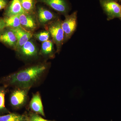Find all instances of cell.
Wrapping results in <instances>:
<instances>
[{"label": "cell", "instance_id": "6da1fadb", "mask_svg": "<svg viewBox=\"0 0 121 121\" xmlns=\"http://www.w3.org/2000/svg\"><path fill=\"white\" fill-rule=\"evenodd\" d=\"M48 69L45 64L33 65L4 77L1 83L7 87L31 89L43 78Z\"/></svg>", "mask_w": 121, "mask_h": 121}, {"label": "cell", "instance_id": "7a4b0ae2", "mask_svg": "<svg viewBox=\"0 0 121 121\" xmlns=\"http://www.w3.org/2000/svg\"><path fill=\"white\" fill-rule=\"evenodd\" d=\"M62 22L59 18L47 25V31L52 37V41L56 45L57 52L59 53L64 43V33L62 28Z\"/></svg>", "mask_w": 121, "mask_h": 121}, {"label": "cell", "instance_id": "3957f363", "mask_svg": "<svg viewBox=\"0 0 121 121\" xmlns=\"http://www.w3.org/2000/svg\"><path fill=\"white\" fill-rule=\"evenodd\" d=\"M29 88L15 87L10 96L11 106L15 109L22 108L26 104L28 99Z\"/></svg>", "mask_w": 121, "mask_h": 121}, {"label": "cell", "instance_id": "277c9868", "mask_svg": "<svg viewBox=\"0 0 121 121\" xmlns=\"http://www.w3.org/2000/svg\"><path fill=\"white\" fill-rule=\"evenodd\" d=\"M101 6L107 17V20L115 18L121 19V5L114 0H99Z\"/></svg>", "mask_w": 121, "mask_h": 121}, {"label": "cell", "instance_id": "5b68a950", "mask_svg": "<svg viewBox=\"0 0 121 121\" xmlns=\"http://www.w3.org/2000/svg\"><path fill=\"white\" fill-rule=\"evenodd\" d=\"M65 19L62 22V28L64 33V43L71 37L75 31L77 26V11L70 15H65Z\"/></svg>", "mask_w": 121, "mask_h": 121}, {"label": "cell", "instance_id": "8992f818", "mask_svg": "<svg viewBox=\"0 0 121 121\" xmlns=\"http://www.w3.org/2000/svg\"><path fill=\"white\" fill-rule=\"evenodd\" d=\"M16 52L21 58L26 60L35 58L39 54L36 46L30 40L28 41Z\"/></svg>", "mask_w": 121, "mask_h": 121}, {"label": "cell", "instance_id": "52a82bcc", "mask_svg": "<svg viewBox=\"0 0 121 121\" xmlns=\"http://www.w3.org/2000/svg\"><path fill=\"white\" fill-rule=\"evenodd\" d=\"M36 14L24 13L19 15L20 22L22 27L32 32L38 27V21Z\"/></svg>", "mask_w": 121, "mask_h": 121}, {"label": "cell", "instance_id": "ba28073f", "mask_svg": "<svg viewBox=\"0 0 121 121\" xmlns=\"http://www.w3.org/2000/svg\"><path fill=\"white\" fill-rule=\"evenodd\" d=\"M37 2L43 3L59 13L68 15L70 7L66 0H37Z\"/></svg>", "mask_w": 121, "mask_h": 121}, {"label": "cell", "instance_id": "9c48e42d", "mask_svg": "<svg viewBox=\"0 0 121 121\" xmlns=\"http://www.w3.org/2000/svg\"><path fill=\"white\" fill-rule=\"evenodd\" d=\"M36 13L38 22L42 25L48 24L58 18L56 14L43 7H38Z\"/></svg>", "mask_w": 121, "mask_h": 121}, {"label": "cell", "instance_id": "30bf717a", "mask_svg": "<svg viewBox=\"0 0 121 121\" xmlns=\"http://www.w3.org/2000/svg\"><path fill=\"white\" fill-rule=\"evenodd\" d=\"M0 42L8 47L15 50L17 39L15 33L11 28L6 27L0 32Z\"/></svg>", "mask_w": 121, "mask_h": 121}, {"label": "cell", "instance_id": "8fae6325", "mask_svg": "<svg viewBox=\"0 0 121 121\" xmlns=\"http://www.w3.org/2000/svg\"><path fill=\"white\" fill-rule=\"evenodd\" d=\"M11 29L15 33L17 39V44L15 50L16 51L30 40L33 36L32 32L23 28Z\"/></svg>", "mask_w": 121, "mask_h": 121}, {"label": "cell", "instance_id": "7c38bea8", "mask_svg": "<svg viewBox=\"0 0 121 121\" xmlns=\"http://www.w3.org/2000/svg\"><path fill=\"white\" fill-rule=\"evenodd\" d=\"M29 108L33 112L45 117L41 96L39 92L33 95L29 103Z\"/></svg>", "mask_w": 121, "mask_h": 121}, {"label": "cell", "instance_id": "4fadbf2b", "mask_svg": "<svg viewBox=\"0 0 121 121\" xmlns=\"http://www.w3.org/2000/svg\"><path fill=\"white\" fill-rule=\"evenodd\" d=\"M25 13L21 5L20 0H12L9 2L4 12V17L20 15Z\"/></svg>", "mask_w": 121, "mask_h": 121}, {"label": "cell", "instance_id": "5bb4252c", "mask_svg": "<svg viewBox=\"0 0 121 121\" xmlns=\"http://www.w3.org/2000/svg\"><path fill=\"white\" fill-rule=\"evenodd\" d=\"M54 52L53 41L49 40L43 42L39 54L47 58H52L55 56Z\"/></svg>", "mask_w": 121, "mask_h": 121}, {"label": "cell", "instance_id": "9a60e30c", "mask_svg": "<svg viewBox=\"0 0 121 121\" xmlns=\"http://www.w3.org/2000/svg\"><path fill=\"white\" fill-rule=\"evenodd\" d=\"M0 121H29L28 115L9 113L0 115Z\"/></svg>", "mask_w": 121, "mask_h": 121}, {"label": "cell", "instance_id": "2e32d148", "mask_svg": "<svg viewBox=\"0 0 121 121\" xmlns=\"http://www.w3.org/2000/svg\"><path fill=\"white\" fill-rule=\"evenodd\" d=\"M25 12L29 14H36V4L37 0H20Z\"/></svg>", "mask_w": 121, "mask_h": 121}, {"label": "cell", "instance_id": "e0dca14e", "mask_svg": "<svg viewBox=\"0 0 121 121\" xmlns=\"http://www.w3.org/2000/svg\"><path fill=\"white\" fill-rule=\"evenodd\" d=\"M19 15L4 17L6 27L15 29L23 28L21 24Z\"/></svg>", "mask_w": 121, "mask_h": 121}, {"label": "cell", "instance_id": "ac0fdd59", "mask_svg": "<svg viewBox=\"0 0 121 121\" xmlns=\"http://www.w3.org/2000/svg\"><path fill=\"white\" fill-rule=\"evenodd\" d=\"M7 87L3 86L0 87V115L10 113L5 107V97L6 94Z\"/></svg>", "mask_w": 121, "mask_h": 121}, {"label": "cell", "instance_id": "d6986e66", "mask_svg": "<svg viewBox=\"0 0 121 121\" xmlns=\"http://www.w3.org/2000/svg\"><path fill=\"white\" fill-rule=\"evenodd\" d=\"M50 34L48 31H43L36 34L33 35L36 39L41 42H44V41L49 40L50 38Z\"/></svg>", "mask_w": 121, "mask_h": 121}, {"label": "cell", "instance_id": "ffe728a7", "mask_svg": "<svg viewBox=\"0 0 121 121\" xmlns=\"http://www.w3.org/2000/svg\"><path fill=\"white\" fill-rule=\"evenodd\" d=\"M29 121H56L55 120H49L44 119L40 115L33 112H30L28 115Z\"/></svg>", "mask_w": 121, "mask_h": 121}, {"label": "cell", "instance_id": "44dd1931", "mask_svg": "<svg viewBox=\"0 0 121 121\" xmlns=\"http://www.w3.org/2000/svg\"><path fill=\"white\" fill-rule=\"evenodd\" d=\"M9 2V0H0V11L6 8Z\"/></svg>", "mask_w": 121, "mask_h": 121}, {"label": "cell", "instance_id": "7402d4cb", "mask_svg": "<svg viewBox=\"0 0 121 121\" xmlns=\"http://www.w3.org/2000/svg\"><path fill=\"white\" fill-rule=\"evenodd\" d=\"M6 28L4 18L0 17V32Z\"/></svg>", "mask_w": 121, "mask_h": 121}, {"label": "cell", "instance_id": "603a6c76", "mask_svg": "<svg viewBox=\"0 0 121 121\" xmlns=\"http://www.w3.org/2000/svg\"><path fill=\"white\" fill-rule=\"evenodd\" d=\"M115 1L117 2H121V0H114Z\"/></svg>", "mask_w": 121, "mask_h": 121}, {"label": "cell", "instance_id": "cb8c5ba5", "mask_svg": "<svg viewBox=\"0 0 121 121\" xmlns=\"http://www.w3.org/2000/svg\"></svg>", "mask_w": 121, "mask_h": 121}]
</instances>
